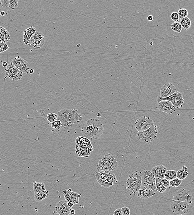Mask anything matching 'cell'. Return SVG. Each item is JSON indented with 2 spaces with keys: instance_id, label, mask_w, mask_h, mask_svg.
<instances>
[{
  "instance_id": "7c38bea8",
  "label": "cell",
  "mask_w": 194,
  "mask_h": 215,
  "mask_svg": "<svg viewBox=\"0 0 194 215\" xmlns=\"http://www.w3.org/2000/svg\"><path fill=\"white\" fill-rule=\"evenodd\" d=\"M192 198L193 197L191 192L184 188H181L176 192L173 196V200H174L187 203L191 202Z\"/></svg>"
},
{
  "instance_id": "7dc6e473",
  "label": "cell",
  "mask_w": 194,
  "mask_h": 215,
  "mask_svg": "<svg viewBox=\"0 0 194 215\" xmlns=\"http://www.w3.org/2000/svg\"><path fill=\"white\" fill-rule=\"evenodd\" d=\"M68 205L69 206V207H73V205H74V204H73V203H72V202H68Z\"/></svg>"
},
{
  "instance_id": "ffe728a7",
  "label": "cell",
  "mask_w": 194,
  "mask_h": 215,
  "mask_svg": "<svg viewBox=\"0 0 194 215\" xmlns=\"http://www.w3.org/2000/svg\"><path fill=\"white\" fill-rule=\"evenodd\" d=\"M36 32V29L33 26L30 27L23 32V41L25 45H28L30 39Z\"/></svg>"
},
{
  "instance_id": "f6af8a7d",
  "label": "cell",
  "mask_w": 194,
  "mask_h": 215,
  "mask_svg": "<svg viewBox=\"0 0 194 215\" xmlns=\"http://www.w3.org/2000/svg\"><path fill=\"white\" fill-rule=\"evenodd\" d=\"M2 66L3 67H7V66H8V64L6 62H3L2 63Z\"/></svg>"
},
{
  "instance_id": "4316f807",
  "label": "cell",
  "mask_w": 194,
  "mask_h": 215,
  "mask_svg": "<svg viewBox=\"0 0 194 215\" xmlns=\"http://www.w3.org/2000/svg\"><path fill=\"white\" fill-rule=\"evenodd\" d=\"M76 146L78 145L81 144H85L88 145L90 147H92L90 142V140L86 137L78 136L76 139Z\"/></svg>"
},
{
  "instance_id": "3957f363",
  "label": "cell",
  "mask_w": 194,
  "mask_h": 215,
  "mask_svg": "<svg viewBox=\"0 0 194 215\" xmlns=\"http://www.w3.org/2000/svg\"><path fill=\"white\" fill-rule=\"evenodd\" d=\"M118 167V164L116 159L110 154L105 155L99 161L97 166V172L104 171L110 173V171L116 170Z\"/></svg>"
},
{
  "instance_id": "8d00e7d4",
  "label": "cell",
  "mask_w": 194,
  "mask_h": 215,
  "mask_svg": "<svg viewBox=\"0 0 194 215\" xmlns=\"http://www.w3.org/2000/svg\"><path fill=\"white\" fill-rule=\"evenodd\" d=\"M18 0H10L9 1V9L10 10H13L15 9L18 6Z\"/></svg>"
},
{
  "instance_id": "9f6ffc18",
  "label": "cell",
  "mask_w": 194,
  "mask_h": 215,
  "mask_svg": "<svg viewBox=\"0 0 194 215\" xmlns=\"http://www.w3.org/2000/svg\"><path fill=\"white\" fill-rule=\"evenodd\" d=\"M0 42H2V41H1V39H0Z\"/></svg>"
},
{
  "instance_id": "f35d334b",
  "label": "cell",
  "mask_w": 194,
  "mask_h": 215,
  "mask_svg": "<svg viewBox=\"0 0 194 215\" xmlns=\"http://www.w3.org/2000/svg\"><path fill=\"white\" fill-rule=\"evenodd\" d=\"M2 7L6 9L10 10L9 1V0H1Z\"/></svg>"
},
{
  "instance_id": "f907efd6",
  "label": "cell",
  "mask_w": 194,
  "mask_h": 215,
  "mask_svg": "<svg viewBox=\"0 0 194 215\" xmlns=\"http://www.w3.org/2000/svg\"><path fill=\"white\" fill-rule=\"evenodd\" d=\"M70 213L71 214L74 215L75 213V211L74 210L71 209L70 211Z\"/></svg>"
},
{
  "instance_id": "681fc988",
  "label": "cell",
  "mask_w": 194,
  "mask_h": 215,
  "mask_svg": "<svg viewBox=\"0 0 194 215\" xmlns=\"http://www.w3.org/2000/svg\"><path fill=\"white\" fill-rule=\"evenodd\" d=\"M29 73L31 74H32L34 72V70L33 69H30V70L29 71Z\"/></svg>"
},
{
  "instance_id": "9c48e42d",
  "label": "cell",
  "mask_w": 194,
  "mask_h": 215,
  "mask_svg": "<svg viewBox=\"0 0 194 215\" xmlns=\"http://www.w3.org/2000/svg\"><path fill=\"white\" fill-rule=\"evenodd\" d=\"M153 124V120L149 117L143 116L136 120L135 127L138 132H142L149 129Z\"/></svg>"
},
{
  "instance_id": "74e56055",
  "label": "cell",
  "mask_w": 194,
  "mask_h": 215,
  "mask_svg": "<svg viewBox=\"0 0 194 215\" xmlns=\"http://www.w3.org/2000/svg\"><path fill=\"white\" fill-rule=\"evenodd\" d=\"M171 18L175 22H178L179 19L178 13L176 12H172L171 15Z\"/></svg>"
},
{
  "instance_id": "4fadbf2b",
  "label": "cell",
  "mask_w": 194,
  "mask_h": 215,
  "mask_svg": "<svg viewBox=\"0 0 194 215\" xmlns=\"http://www.w3.org/2000/svg\"><path fill=\"white\" fill-rule=\"evenodd\" d=\"M12 63L18 70L23 73L28 74L30 68L29 67L28 63L25 60L18 56L17 57L13 58Z\"/></svg>"
},
{
  "instance_id": "7a4b0ae2",
  "label": "cell",
  "mask_w": 194,
  "mask_h": 215,
  "mask_svg": "<svg viewBox=\"0 0 194 215\" xmlns=\"http://www.w3.org/2000/svg\"><path fill=\"white\" fill-rule=\"evenodd\" d=\"M81 132L84 137L92 141L97 139L103 134V125L99 120L91 118L83 124Z\"/></svg>"
},
{
  "instance_id": "e0dca14e",
  "label": "cell",
  "mask_w": 194,
  "mask_h": 215,
  "mask_svg": "<svg viewBox=\"0 0 194 215\" xmlns=\"http://www.w3.org/2000/svg\"><path fill=\"white\" fill-rule=\"evenodd\" d=\"M177 91V89L173 84L171 83L166 84L160 89V96L162 98L168 97Z\"/></svg>"
},
{
  "instance_id": "cb8c5ba5",
  "label": "cell",
  "mask_w": 194,
  "mask_h": 215,
  "mask_svg": "<svg viewBox=\"0 0 194 215\" xmlns=\"http://www.w3.org/2000/svg\"><path fill=\"white\" fill-rule=\"evenodd\" d=\"M182 95L181 93L177 91L174 94L168 96V97L162 98L160 96H158V98H157V101L158 103H159V102L162 101V100H167V101H170L171 102L173 100H174L175 99L177 98V97Z\"/></svg>"
},
{
  "instance_id": "f5cc1de1",
  "label": "cell",
  "mask_w": 194,
  "mask_h": 215,
  "mask_svg": "<svg viewBox=\"0 0 194 215\" xmlns=\"http://www.w3.org/2000/svg\"><path fill=\"white\" fill-rule=\"evenodd\" d=\"M2 3H1V0H0V8H2Z\"/></svg>"
},
{
  "instance_id": "f546056e",
  "label": "cell",
  "mask_w": 194,
  "mask_h": 215,
  "mask_svg": "<svg viewBox=\"0 0 194 215\" xmlns=\"http://www.w3.org/2000/svg\"><path fill=\"white\" fill-rule=\"evenodd\" d=\"M156 187L157 191L160 193H163L167 190V188L164 187L161 182V179L159 178H155Z\"/></svg>"
},
{
  "instance_id": "bcb514c9",
  "label": "cell",
  "mask_w": 194,
  "mask_h": 215,
  "mask_svg": "<svg viewBox=\"0 0 194 215\" xmlns=\"http://www.w3.org/2000/svg\"><path fill=\"white\" fill-rule=\"evenodd\" d=\"M182 170L185 172H187V167L184 166V165L182 166Z\"/></svg>"
},
{
  "instance_id": "7402d4cb",
  "label": "cell",
  "mask_w": 194,
  "mask_h": 215,
  "mask_svg": "<svg viewBox=\"0 0 194 215\" xmlns=\"http://www.w3.org/2000/svg\"><path fill=\"white\" fill-rule=\"evenodd\" d=\"M0 39L2 43H6L9 41L11 39L10 33L6 29L0 27Z\"/></svg>"
},
{
  "instance_id": "c3c4849f",
  "label": "cell",
  "mask_w": 194,
  "mask_h": 215,
  "mask_svg": "<svg viewBox=\"0 0 194 215\" xmlns=\"http://www.w3.org/2000/svg\"><path fill=\"white\" fill-rule=\"evenodd\" d=\"M5 43L2 42H0V49H2Z\"/></svg>"
},
{
  "instance_id": "5b68a950",
  "label": "cell",
  "mask_w": 194,
  "mask_h": 215,
  "mask_svg": "<svg viewBox=\"0 0 194 215\" xmlns=\"http://www.w3.org/2000/svg\"><path fill=\"white\" fill-rule=\"evenodd\" d=\"M95 176L98 184L105 188H109L117 182L116 176L112 173L97 172L95 174Z\"/></svg>"
},
{
  "instance_id": "d590c367",
  "label": "cell",
  "mask_w": 194,
  "mask_h": 215,
  "mask_svg": "<svg viewBox=\"0 0 194 215\" xmlns=\"http://www.w3.org/2000/svg\"><path fill=\"white\" fill-rule=\"evenodd\" d=\"M62 126L63 125H62L61 122H60V120H57L53 122L51 124L52 128L54 129H58V130H59V129H60Z\"/></svg>"
},
{
  "instance_id": "ba28073f",
  "label": "cell",
  "mask_w": 194,
  "mask_h": 215,
  "mask_svg": "<svg viewBox=\"0 0 194 215\" xmlns=\"http://www.w3.org/2000/svg\"><path fill=\"white\" fill-rule=\"evenodd\" d=\"M190 205L187 202H179L173 200L171 204V210L178 215L187 214L189 210Z\"/></svg>"
},
{
  "instance_id": "e575fe53",
  "label": "cell",
  "mask_w": 194,
  "mask_h": 215,
  "mask_svg": "<svg viewBox=\"0 0 194 215\" xmlns=\"http://www.w3.org/2000/svg\"><path fill=\"white\" fill-rule=\"evenodd\" d=\"M169 182L171 186L176 188V187L179 186L181 185L182 183V180H180L177 178H176L173 180H171Z\"/></svg>"
},
{
  "instance_id": "52a82bcc",
  "label": "cell",
  "mask_w": 194,
  "mask_h": 215,
  "mask_svg": "<svg viewBox=\"0 0 194 215\" xmlns=\"http://www.w3.org/2000/svg\"><path fill=\"white\" fill-rule=\"evenodd\" d=\"M141 186L148 187L155 193L157 192L155 178L149 170H144L141 172Z\"/></svg>"
},
{
  "instance_id": "d4e9b609",
  "label": "cell",
  "mask_w": 194,
  "mask_h": 215,
  "mask_svg": "<svg viewBox=\"0 0 194 215\" xmlns=\"http://www.w3.org/2000/svg\"><path fill=\"white\" fill-rule=\"evenodd\" d=\"M33 184L34 191L35 194L43 191L46 190L45 184L43 182H36L34 181Z\"/></svg>"
},
{
  "instance_id": "277c9868",
  "label": "cell",
  "mask_w": 194,
  "mask_h": 215,
  "mask_svg": "<svg viewBox=\"0 0 194 215\" xmlns=\"http://www.w3.org/2000/svg\"><path fill=\"white\" fill-rule=\"evenodd\" d=\"M141 186V172L135 171L129 175L126 181L128 190L134 195L137 194Z\"/></svg>"
},
{
  "instance_id": "816d5d0a",
  "label": "cell",
  "mask_w": 194,
  "mask_h": 215,
  "mask_svg": "<svg viewBox=\"0 0 194 215\" xmlns=\"http://www.w3.org/2000/svg\"><path fill=\"white\" fill-rule=\"evenodd\" d=\"M5 14H6V13H5V12H4V11H2V12H1V16H5Z\"/></svg>"
},
{
  "instance_id": "ac0fdd59",
  "label": "cell",
  "mask_w": 194,
  "mask_h": 215,
  "mask_svg": "<svg viewBox=\"0 0 194 215\" xmlns=\"http://www.w3.org/2000/svg\"><path fill=\"white\" fill-rule=\"evenodd\" d=\"M155 193L148 187L141 186L137 193L138 197L141 198H148L155 195Z\"/></svg>"
},
{
  "instance_id": "44dd1931",
  "label": "cell",
  "mask_w": 194,
  "mask_h": 215,
  "mask_svg": "<svg viewBox=\"0 0 194 215\" xmlns=\"http://www.w3.org/2000/svg\"><path fill=\"white\" fill-rule=\"evenodd\" d=\"M93 148L87 149L76 146V154L77 156L83 157H88L91 154Z\"/></svg>"
},
{
  "instance_id": "8992f818",
  "label": "cell",
  "mask_w": 194,
  "mask_h": 215,
  "mask_svg": "<svg viewBox=\"0 0 194 215\" xmlns=\"http://www.w3.org/2000/svg\"><path fill=\"white\" fill-rule=\"evenodd\" d=\"M158 133V127L156 125L153 124L147 130L138 132L137 134L139 140L145 143H149L153 142L156 138Z\"/></svg>"
},
{
  "instance_id": "30bf717a",
  "label": "cell",
  "mask_w": 194,
  "mask_h": 215,
  "mask_svg": "<svg viewBox=\"0 0 194 215\" xmlns=\"http://www.w3.org/2000/svg\"><path fill=\"white\" fill-rule=\"evenodd\" d=\"M45 40V36L42 33L36 32L30 39L28 45L33 49H40L44 45Z\"/></svg>"
},
{
  "instance_id": "60d3db41",
  "label": "cell",
  "mask_w": 194,
  "mask_h": 215,
  "mask_svg": "<svg viewBox=\"0 0 194 215\" xmlns=\"http://www.w3.org/2000/svg\"><path fill=\"white\" fill-rule=\"evenodd\" d=\"M161 182H162V184H163V185L166 188H169L170 186L169 181L165 178L161 179Z\"/></svg>"
},
{
  "instance_id": "1f68e13d",
  "label": "cell",
  "mask_w": 194,
  "mask_h": 215,
  "mask_svg": "<svg viewBox=\"0 0 194 215\" xmlns=\"http://www.w3.org/2000/svg\"><path fill=\"white\" fill-rule=\"evenodd\" d=\"M188 175V173L187 172H185L182 170H179L177 172V178L181 180H184Z\"/></svg>"
},
{
  "instance_id": "ab89813d",
  "label": "cell",
  "mask_w": 194,
  "mask_h": 215,
  "mask_svg": "<svg viewBox=\"0 0 194 215\" xmlns=\"http://www.w3.org/2000/svg\"><path fill=\"white\" fill-rule=\"evenodd\" d=\"M121 211H122L123 215H130V210L129 208L127 207H122L121 208Z\"/></svg>"
},
{
  "instance_id": "836d02e7",
  "label": "cell",
  "mask_w": 194,
  "mask_h": 215,
  "mask_svg": "<svg viewBox=\"0 0 194 215\" xmlns=\"http://www.w3.org/2000/svg\"><path fill=\"white\" fill-rule=\"evenodd\" d=\"M178 15L179 17V18L182 19L188 16V11L186 9L181 8L178 11Z\"/></svg>"
},
{
  "instance_id": "484cf974",
  "label": "cell",
  "mask_w": 194,
  "mask_h": 215,
  "mask_svg": "<svg viewBox=\"0 0 194 215\" xmlns=\"http://www.w3.org/2000/svg\"><path fill=\"white\" fill-rule=\"evenodd\" d=\"M184 101V98L183 95H182L177 97L173 101L171 102V103L177 109L182 107V104H183Z\"/></svg>"
},
{
  "instance_id": "8fae6325",
  "label": "cell",
  "mask_w": 194,
  "mask_h": 215,
  "mask_svg": "<svg viewBox=\"0 0 194 215\" xmlns=\"http://www.w3.org/2000/svg\"><path fill=\"white\" fill-rule=\"evenodd\" d=\"M6 77L4 80H6V77H9L13 81H20L22 78L23 72L18 70L12 64V62L8 65L6 70Z\"/></svg>"
},
{
  "instance_id": "603a6c76",
  "label": "cell",
  "mask_w": 194,
  "mask_h": 215,
  "mask_svg": "<svg viewBox=\"0 0 194 215\" xmlns=\"http://www.w3.org/2000/svg\"><path fill=\"white\" fill-rule=\"evenodd\" d=\"M49 193L48 191H43L39 193H35L34 198L37 202H40L49 197Z\"/></svg>"
},
{
  "instance_id": "db71d44e",
  "label": "cell",
  "mask_w": 194,
  "mask_h": 215,
  "mask_svg": "<svg viewBox=\"0 0 194 215\" xmlns=\"http://www.w3.org/2000/svg\"><path fill=\"white\" fill-rule=\"evenodd\" d=\"M2 11V8H0V17H1V12Z\"/></svg>"
},
{
  "instance_id": "d6a6232c",
  "label": "cell",
  "mask_w": 194,
  "mask_h": 215,
  "mask_svg": "<svg viewBox=\"0 0 194 215\" xmlns=\"http://www.w3.org/2000/svg\"><path fill=\"white\" fill-rule=\"evenodd\" d=\"M47 119L49 123H53L58 119V115L54 113H49L47 115Z\"/></svg>"
},
{
  "instance_id": "2e32d148",
  "label": "cell",
  "mask_w": 194,
  "mask_h": 215,
  "mask_svg": "<svg viewBox=\"0 0 194 215\" xmlns=\"http://www.w3.org/2000/svg\"><path fill=\"white\" fill-rule=\"evenodd\" d=\"M55 209L59 215H69L70 213L71 207L68 206L66 201H61L57 203Z\"/></svg>"
},
{
  "instance_id": "5bb4252c",
  "label": "cell",
  "mask_w": 194,
  "mask_h": 215,
  "mask_svg": "<svg viewBox=\"0 0 194 215\" xmlns=\"http://www.w3.org/2000/svg\"><path fill=\"white\" fill-rule=\"evenodd\" d=\"M63 194L65 201L68 203L71 202L74 205L79 203V198L82 195L81 194L72 191L71 189H66L63 191Z\"/></svg>"
},
{
  "instance_id": "6da1fadb",
  "label": "cell",
  "mask_w": 194,
  "mask_h": 215,
  "mask_svg": "<svg viewBox=\"0 0 194 215\" xmlns=\"http://www.w3.org/2000/svg\"><path fill=\"white\" fill-rule=\"evenodd\" d=\"M76 108L63 109L58 112V120L61 122L62 127L69 131L78 125L82 121L83 117L77 113Z\"/></svg>"
},
{
  "instance_id": "d6986e66",
  "label": "cell",
  "mask_w": 194,
  "mask_h": 215,
  "mask_svg": "<svg viewBox=\"0 0 194 215\" xmlns=\"http://www.w3.org/2000/svg\"><path fill=\"white\" fill-rule=\"evenodd\" d=\"M167 171V168L164 165H159L153 168L152 169L151 172L155 178H159L162 179L164 178L165 174Z\"/></svg>"
},
{
  "instance_id": "9a60e30c",
  "label": "cell",
  "mask_w": 194,
  "mask_h": 215,
  "mask_svg": "<svg viewBox=\"0 0 194 215\" xmlns=\"http://www.w3.org/2000/svg\"><path fill=\"white\" fill-rule=\"evenodd\" d=\"M157 108L159 111L168 114H173L176 109L172 103L167 100H162L159 102L158 103Z\"/></svg>"
},
{
  "instance_id": "83f0119b",
  "label": "cell",
  "mask_w": 194,
  "mask_h": 215,
  "mask_svg": "<svg viewBox=\"0 0 194 215\" xmlns=\"http://www.w3.org/2000/svg\"><path fill=\"white\" fill-rule=\"evenodd\" d=\"M180 24L182 26V28L185 29L186 31L188 30L191 26V20L187 17L181 19Z\"/></svg>"
},
{
  "instance_id": "b9f144b4",
  "label": "cell",
  "mask_w": 194,
  "mask_h": 215,
  "mask_svg": "<svg viewBox=\"0 0 194 215\" xmlns=\"http://www.w3.org/2000/svg\"><path fill=\"white\" fill-rule=\"evenodd\" d=\"M113 215H123L122 211L120 208L116 209L114 212Z\"/></svg>"
},
{
  "instance_id": "4dcf8cb0",
  "label": "cell",
  "mask_w": 194,
  "mask_h": 215,
  "mask_svg": "<svg viewBox=\"0 0 194 215\" xmlns=\"http://www.w3.org/2000/svg\"><path fill=\"white\" fill-rule=\"evenodd\" d=\"M170 26L171 29L175 32L180 33L182 31V27L179 22H174Z\"/></svg>"
},
{
  "instance_id": "11a10c76",
  "label": "cell",
  "mask_w": 194,
  "mask_h": 215,
  "mask_svg": "<svg viewBox=\"0 0 194 215\" xmlns=\"http://www.w3.org/2000/svg\"><path fill=\"white\" fill-rule=\"evenodd\" d=\"M1 53H2V49H0V54H1Z\"/></svg>"
},
{
  "instance_id": "f1b7e54d",
  "label": "cell",
  "mask_w": 194,
  "mask_h": 215,
  "mask_svg": "<svg viewBox=\"0 0 194 215\" xmlns=\"http://www.w3.org/2000/svg\"><path fill=\"white\" fill-rule=\"evenodd\" d=\"M177 172L176 170H167L164 175V178L170 181L177 178Z\"/></svg>"
},
{
  "instance_id": "7bdbcfd3",
  "label": "cell",
  "mask_w": 194,
  "mask_h": 215,
  "mask_svg": "<svg viewBox=\"0 0 194 215\" xmlns=\"http://www.w3.org/2000/svg\"><path fill=\"white\" fill-rule=\"evenodd\" d=\"M9 48L8 46V45L6 43H5L2 49V52L5 51L7 50Z\"/></svg>"
},
{
  "instance_id": "ee69618b",
  "label": "cell",
  "mask_w": 194,
  "mask_h": 215,
  "mask_svg": "<svg viewBox=\"0 0 194 215\" xmlns=\"http://www.w3.org/2000/svg\"><path fill=\"white\" fill-rule=\"evenodd\" d=\"M147 20L149 21H153V17L151 16V15H149V16H148L147 17Z\"/></svg>"
}]
</instances>
